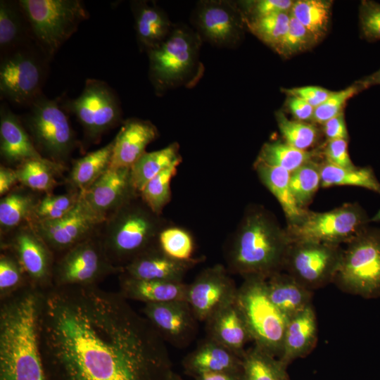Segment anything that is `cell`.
I'll return each mask as SVG.
<instances>
[{"label":"cell","instance_id":"18","mask_svg":"<svg viewBox=\"0 0 380 380\" xmlns=\"http://www.w3.org/2000/svg\"><path fill=\"white\" fill-rule=\"evenodd\" d=\"M141 313L165 343L177 348L186 347L196 336L198 320L186 300L146 303Z\"/></svg>","mask_w":380,"mask_h":380},{"label":"cell","instance_id":"5","mask_svg":"<svg viewBox=\"0 0 380 380\" xmlns=\"http://www.w3.org/2000/svg\"><path fill=\"white\" fill-rule=\"evenodd\" d=\"M202 42L196 30L175 25L160 46L148 51L149 77L157 93L197 84L204 71L200 60Z\"/></svg>","mask_w":380,"mask_h":380},{"label":"cell","instance_id":"27","mask_svg":"<svg viewBox=\"0 0 380 380\" xmlns=\"http://www.w3.org/2000/svg\"><path fill=\"white\" fill-rule=\"evenodd\" d=\"M119 293L127 300L146 303L170 300H186L188 284L184 281H164L135 279L118 275Z\"/></svg>","mask_w":380,"mask_h":380},{"label":"cell","instance_id":"1","mask_svg":"<svg viewBox=\"0 0 380 380\" xmlns=\"http://www.w3.org/2000/svg\"><path fill=\"white\" fill-rule=\"evenodd\" d=\"M38 331L47 380H170L174 372L150 322L98 285L40 292Z\"/></svg>","mask_w":380,"mask_h":380},{"label":"cell","instance_id":"20","mask_svg":"<svg viewBox=\"0 0 380 380\" xmlns=\"http://www.w3.org/2000/svg\"><path fill=\"white\" fill-rule=\"evenodd\" d=\"M138 193L131 181L130 168H110L81 193L84 203L106 221Z\"/></svg>","mask_w":380,"mask_h":380},{"label":"cell","instance_id":"40","mask_svg":"<svg viewBox=\"0 0 380 380\" xmlns=\"http://www.w3.org/2000/svg\"><path fill=\"white\" fill-rule=\"evenodd\" d=\"M290 18V12H283L253 19L245 18V21L252 34L277 52L289 29Z\"/></svg>","mask_w":380,"mask_h":380},{"label":"cell","instance_id":"38","mask_svg":"<svg viewBox=\"0 0 380 380\" xmlns=\"http://www.w3.org/2000/svg\"><path fill=\"white\" fill-rule=\"evenodd\" d=\"M332 1L327 0L294 1L291 15L300 23L319 42L328 31Z\"/></svg>","mask_w":380,"mask_h":380},{"label":"cell","instance_id":"15","mask_svg":"<svg viewBox=\"0 0 380 380\" xmlns=\"http://www.w3.org/2000/svg\"><path fill=\"white\" fill-rule=\"evenodd\" d=\"M104 220L82 200L65 216L55 220L30 223L55 257L100 234Z\"/></svg>","mask_w":380,"mask_h":380},{"label":"cell","instance_id":"56","mask_svg":"<svg viewBox=\"0 0 380 380\" xmlns=\"http://www.w3.org/2000/svg\"><path fill=\"white\" fill-rule=\"evenodd\" d=\"M194 380H245L242 372H209L199 374Z\"/></svg>","mask_w":380,"mask_h":380},{"label":"cell","instance_id":"25","mask_svg":"<svg viewBox=\"0 0 380 380\" xmlns=\"http://www.w3.org/2000/svg\"><path fill=\"white\" fill-rule=\"evenodd\" d=\"M182 366L194 378L203 373L243 372L241 357L208 337L184 358Z\"/></svg>","mask_w":380,"mask_h":380},{"label":"cell","instance_id":"9","mask_svg":"<svg viewBox=\"0 0 380 380\" xmlns=\"http://www.w3.org/2000/svg\"><path fill=\"white\" fill-rule=\"evenodd\" d=\"M380 216L370 219L357 203H346L324 213L305 210L301 217L285 228L291 243L314 241L331 245L346 244L368 223Z\"/></svg>","mask_w":380,"mask_h":380},{"label":"cell","instance_id":"10","mask_svg":"<svg viewBox=\"0 0 380 380\" xmlns=\"http://www.w3.org/2000/svg\"><path fill=\"white\" fill-rule=\"evenodd\" d=\"M18 5L42 48L53 55L88 17L78 0H20Z\"/></svg>","mask_w":380,"mask_h":380},{"label":"cell","instance_id":"4","mask_svg":"<svg viewBox=\"0 0 380 380\" xmlns=\"http://www.w3.org/2000/svg\"><path fill=\"white\" fill-rule=\"evenodd\" d=\"M170 224L137 194L103 223L100 238L110 262L122 270L158 244L160 232Z\"/></svg>","mask_w":380,"mask_h":380},{"label":"cell","instance_id":"29","mask_svg":"<svg viewBox=\"0 0 380 380\" xmlns=\"http://www.w3.org/2000/svg\"><path fill=\"white\" fill-rule=\"evenodd\" d=\"M266 289L272 303L288 320L311 305L312 291L286 272L267 279Z\"/></svg>","mask_w":380,"mask_h":380},{"label":"cell","instance_id":"47","mask_svg":"<svg viewBox=\"0 0 380 380\" xmlns=\"http://www.w3.org/2000/svg\"><path fill=\"white\" fill-rule=\"evenodd\" d=\"M317 43L312 34L291 15L289 29L277 53L290 58L308 50Z\"/></svg>","mask_w":380,"mask_h":380},{"label":"cell","instance_id":"33","mask_svg":"<svg viewBox=\"0 0 380 380\" xmlns=\"http://www.w3.org/2000/svg\"><path fill=\"white\" fill-rule=\"evenodd\" d=\"M253 166L261 182L279 203L287 219V224L298 221L306 209H300L295 202L290 188V172L257 161Z\"/></svg>","mask_w":380,"mask_h":380},{"label":"cell","instance_id":"13","mask_svg":"<svg viewBox=\"0 0 380 380\" xmlns=\"http://www.w3.org/2000/svg\"><path fill=\"white\" fill-rule=\"evenodd\" d=\"M341 246L314 241L291 243L284 270L308 289L332 282L341 257Z\"/></svg>","mask_w":380,"mask_h":380},{"label":"cell","instance_id":"54","mask_svg":"<svg viewBox=\"0 0 380 380\" xmlns=\"http://www.w3.org/2000/svg\"><path fill=\"white\" fill-rule=\"evenodd\" d=\"M322 131L327 141L333 139H348L343 112L322 124Z\"/></svg>","mask_w":380,"mask_h":380},{"label":"cell","instance_id":"36","mask_svg":"<svg viewBox=\"0 0 380 380\" xmlns=\"http://www.w3.org/2000/svg\"><path fill=\"white\" fill-rule=\"evenodd\" d=\"M319 150L303 151L285 141H276L264 144L255 161L283 168L290 173L306 163L317 159Z\"/></svg>","mask_w":380,"mask_h":380},{"label":"cell","instance_id":"39","mask_svg":"<svg viewBox=\"0 0 380 380\" xmlns=\"http://www.w3.org/2000/svg\"><path fill=\"white\" fill-rule=\"evenodd\" d=\"M320 163L310 160L290 173L291 191L297 205L305 210L321 186Z\"/></svg>","mask_w":380,"mask_h":380},{"label":"cell","instance_id":"6","mask_svg":"<svg viewBox=\"0 0 380 380\" xmlns=\"http://www.w3.org/2000/svg\"><path fill=\"white\" fill-rule=\"evenodd\" d=\"M346 245L332 282L364 298H380V229L367 227Z\"/></svg>","mask_w":380,"mask_h":380},{"label":"cell","instance_id":"42","mask_svg":"<svg viewBox=\"0 0 380 380\" xmlns=\"http://www.w3.org/2000/svg\"><path fill=\"white\" fill-rule=\"evenodd\" d=\"M81 193L68 190L62 194H44L39 200L30 222L60 219L68 214L78 203Z\"/></svg>","mask_w":380,"mask_h":380},{"label":"cell","instance_id":"55","mask_svg":"<svg viewBox=\"0 0 380 380\" xmlns=\"http://www.w3.org/2000/svg\"><path fill=\"white\" fill-rule=\"evenodd\" d=\"M19 184L16 170L1 164L0 165V196H5Z\"/></svg>","mask_w":380,"mask_h":380},{"label":"cell","instance_id":"22","mask_svg":"<svg viewBox=\"0 0 380 380\" xmlns=\"http://www.w3.org/2000/svg\"><path fill=\"white\" fill-rule=\"evenodd\" d=\"M158 135L157 128L148 120L129 118L125 121L113 139L110 167L131 168Z\"/></svg>","mask_w":380,"mask_h":380},{"label":"cell","instance_id":"35","mask_svg":"<svg viewBox=\"0 0 380 380\" xmlns=\"http://www.w3.org/2000/svg\"><path fill=\"white\" fill-rule=\"evenodd\" d=\"M320 176L322 188L354 186L366 188L380 195V182L369 166L345 168L323 160L320 163Z\"/></svg>","mask_w":380,"mask_h":380},{"label":"cell","instance_id":"48","mask_svg":"<svg viewBox=\"0 0 380 380\" xmlns=\"http://www.w3.org/2000/svg\"><path fill=\"white\" fill-rule=\"evenodd\" d=\"M22 32V21L18 10L13 3L0 1V47L6 49L14 46Z\"/></svg>","mask_w":380,"mask_h":380},{"label":"cell","instance_id":"12","mask_svg":"<svg viewBox=\"0 0 380 380\" xmlns=\"http://www.w3.org/2000/svg\"><path fill=\"white\" fill-rule=\"evenodd\" d=\"M68 106L82 126L84 139L90 143L99 141L104 133L122 120L116 94L101 80H87L82 94L69 101Z\"/></svg>","mask_w":380,"mask_h":380},{"label":"cell","instance_id":"57","mask_svg":"<svg viewBox=\"0 0 380 380\" xmlns=\"http://www.w3.org/2000/svg\"><path fill=\"white\" fill-rule=\"evenodd\" d=\"M366 89L370 87L380 84V68L372 74L357 80Z\"/></svg>","mask_w":380,"mask_h":380},{"label":"cell","instance_id":"11","mask_svg":"<svg viewBox=\"0 0 380 380\" xmlns=\"http://www.w3.org/2000/svg\"><path fill=\"white\" fill-rule=\"evenodd\" d=\"M122 272L109 260L99 234L56 257L52 286H95Z\"/></svg>","mask_w":380,"mask_h":380},{"label":"cell","instance_id":"43","mask_svg":"<svg viewBox=\"0 0 380 380\" xmlns=\"http://www.w3.org/2000/svg\"><path fill=\"white\" fill-rule=\"evenodd\" d=\"M29 286L27 276L16 257L10 251L1 249L0 300Z\"/></svg>","mask_w":380,"mask_h":380},{"label":"cell","instance_id":"46","mask_svg":"<svg viewBox=\"0 0 380 380\" xmlns=\"http://www.w3.org/2000/svg\"><path fill=\"white\" fill-rule=\"evenodd\" d=\"M365 89L362 84L356 81L343 89L332 91L323 103L315 108L312 121L322 125L343 113L347 101Z\"/></svg>","mask_w":380,"mask_h":380},{"label":"cell","instance_id":"14","mask_svg":"<svg viewBox=\"0 0 380 380\" xmlns=\"http://www.w3.org/2000/svg\"><path fill=\"white\" fill-rule=\"evenodd\" d=\"M1 249L16 257L31 287L41 292L52 287L55 255L30 224L1 236Z\"/></svg>","mask_w":380,"mask_h":380},{"label":"cell","instance_id":"49","mask_svg":"<svg viewBox=\"0 0 380 380\" xmlns=\"http://www.w3.org/2000/svg\"><path fill=\"white\" fill-rule=\"evenodd\" d=\"M361 37L369 42L380 40V4L362 0L359 6Z\"/></svg>","mask_w":380,"mask_h":380},{"label":"cell","instance_id":"34","mask_svg":"<svg viewBox=\"0 0 380 380\" xmlns=\"http://www.w3.org/2000/svg\"><path fill=\"white\" fill-rule=\"evenodd\" d=\"M181 161L177 143H172L158 151L145 152L130 168L134 188L140 194L153 177L172 166H178Z\"/></svg>","mask_w":380,"mask_h":380},{"label":"cell","instance_id":"24","mask_svg":"<svg viewBox=\"0 0 380 380\" xmlns=\"http://www.w3.org/2000/svg\"><path fill=\"white\" fill-rule=\"evenodd\" d=\"M205 323L208 338L242 358L244 346L252 338L236 300L215 312Z\"/></svg>","mask_w":380,"mask_h":380},{"label":"cell","instance_id":"19","mask_svg":"<svg viewBox=\"0 0 380 380\" xmlns=\"http://www.w3.org/2000/svg\"><path fill=\"white\" fill-rule=\"evenodd\" d=\"M42 78L39 61L29 53L16 52L1 63V94L19 105L31 104L39 96Z\"/></svg>","mask_w":380,"mask_h":380},{"label":"cell","instance_id":"17","mask_svg":"<svg viewBox=\"0 0 380 380\" xmlns=\"http://www.w3.org/2000/svg\"><path fill=\"white\" fill-rule=\"evenodd\" d=\"M229 272L224 266L215 265L204 269L188 284L186 301L198 322H205L236 300L238 288Z\"/></svg>","mask_w":380,"mask_h":380},{"label":"cell","instance_id":"28","mask_svg":"<svg viewBox=\"0 0 380 380\" xmlns=\"http://www.w3.org/2000/svg\"><path fill=\"white\" fill-rule=\"evenodd\" d=\"M137 39L147 52L160 46L170 34L172 25L166 13L154 3H132Z\"/></svg>","mask_w":380,"mask_h":380},{"label":"cell","instance_id":"32","mask_svg":"<svg viewBox=\"0 0 380 380\" xmlns=\"http://www.w3.org/2000/svg\"><path fill=\"white\" fill-rule=\"evenodd\" d=\"M68 167L43 157L28 160L15 168L19 183L42 194H53L64 182Z\"/></svg>","mask_w":380,"mask_h":380},{"label":"cell","instance_id":"58","mask_svg":"<svg viewBox=\"0 0 380 380\" xmlns=\"http://www.w3.org/2000/svg\"><path fill=\"white\" fill-rule=\"evenodd\" d=\"M170 380H184L179 375L173 372Z\"/></svg>","mask_w":380,"mask_h":380},{"label":"cell","instance_id":"21","mask_svg":"<svg viewBox=\"0 0 380 380\" xmlns=\"http://www.w3.org/2000/svg\"><path fill=\"white\" fill-rule=\"evenodd\" d=\"M203 258L178 260L166 255L158 244L143 253L125 266L123 272L131 277L164 281H184V277Z\"/></svg>","mask_w":380,"mask_h":380},{"label":"cell","instance_id":"52","mask_svg":"<svg viewBox=\"0 0 380 380\" xmlns=\"http://www.w3.org/2000/svg\"><path fill=\"white\" fill-rule=\"evenodd\" d=\"M281 91L286 95L294 96L303 99L314 108L323 103L332 93L331 91L318 86L282 89Z\"/></svg>","mask_w":380,"mask_h":380},{"label":"cell","instance_id":"45","mask_svg":"<svg viewBox=\"0 0 380 380\" xmlns=\"http://www.w3.org/2000/svg\"><path fill=\"white\" fill-rule=\"evenodd\" d=\"M177 165L172 166L158 174L145 186L140 195L150 208L158 215L171 198L170 182L177 171Z\"/></svg>","mask_w":380,"mask_h":380},{"label":"cell","instance_id":"44","mask_svg":"<svg viewBox=\"0 0 380 380\" xmlns=\"http://www.w3.org/2000/svg\"><path fill=\"white\" fill-rule=\"evenodd\" d=\"M158 243L160 248L174 259L194 258V241L191 234L184 228L169 224L160 232Z\"/></svg>","mask_w":380,"mask_h":380},{"label":"cell","instance_id":"8","mask_svg":"<svg viewBox=\"0 0 380 380\" xmlns=\"http://www.w3.org/2000/svg\"><path fill=\"white\" fill-rule=\"evenodd\" d=\"M23 123L43 158L68 167L77 143L67 114L56 100L39 95Z\"/></svg>","mask_w":380,"mask_h":380},{"label":"cell","instance_id":"41","mask_svg":"<svg viewBox=\"0 0 380 380\" xmlns=\"http://www.w3.org/2000/svg\"><path fill=\"white\" fill-rule=\"evenodd\" d=\"M278 128L289 145L303 151H309L319 139V129L312 124L288 118L283 110L275 112Z\"/></svg>","mask_w":380,"mask_h":380},{"label":"cell","instance_id":"23","mask_svg":"<svg viewBox=\"0 0 380 380\" xmlns=\"http://www.w3.org/2000/svg\"><path fill=\"white\" fill-rule=\"evenodd\" d=\"M0 155L3 165L15 169L28 160L42 157L23 122L3 105L0 110Z\"/></svg>","mask_w":380,"mask_h":380},{"label":"cell","instance_id":"30","mask_svg":"<svg viewBox=\"0 0 380 380\" xmlns=\"http://www.w3.org/2000/svg\"><path fill=\"white\" fill-rule=\"evenodd\" d=\"M44 194L20 184L0 199L1 236L30 224L35 208Z\"/></svg>","mask_w":380,"mask_h":380},{"label":"cell","instance_id":"50","mask_svg":"<svg viewBox=\"0 0 380 380\" xmlns=\"http://www.w3.org/2000/svg\"><path fill=\"white\" fill-rule=\"evenodd\" d=\"M294 1L291 0H257L246 1V8L251 18H258L274 13L290 12Z\"/></svg>","mask_w":380,"mask_h":380},{"label":"cell","instance_id":"16","mask_svg":"<svg viewBox=\"0 0 380 380\" xmlns=\"http://www.w3.org/2000/svg\"><path fill=\"white\" fill-rule=\"evenodd\" d=\"M196 31L202 41L222 48H234L240 42L246 25L237 4L224 0L201 1L194 13Z\"/></svg>","mask_w":380,"mask_h":380},{"label":"cell","instance_id":"31","mask_svg":"<svg viewBox=\"0 0 380 380\" xmlns=\"http://www.w3.org/2000/svg\"><path fill=\"white\" fill-rule=\"evenodd\" d=\"M114 141L72 161L65 177L68 190L82 193L110 167Z\"/></svg>","mask_w":380,"mask_h":380},{"label":"cell","instance_id":"37","mask_svg":"<svg viewBox=\"0 0 380 380\" xmlns=\"http://www.w3.org/2000/svg\"><path fill=\"white\" fill-rule=\"evenodd\" d=\"M286 369L279 358L255 345L242 356L245 380H289Z\"/></svg>","mask_w":380,"mask_h":380},{"label":"cell","instance_id":"26","mask_svg":"<svg viewBox=\"0 0 380 380\" xmlns=\"http://www.w3.org/2000/svg\"><path fill=\"white\" fill-rule=\"evenodd\" d=\"M317 327L312 305L288 320L279 359L286 366L308 354L317 341Z\"/></svg>","mask_w":380,"mask_h":380},{"label":"cell","instance_id":"3","mask_svg":"<svg viewBox=\"0 0 380 380\" xmlns=\"http://www.w3.org/2000/svg\"><path fill=\"white\" fill-rule=\"evenodd\" d=\"M290 244L272 213L260 205L248 206L228 243L227 270L243 278L267 279L284 270Z\"/></svg>","mask_w":380,"mask_h":380},{"label":"cell","instance_id":"2","mask_svg":"<svg viewBox=\"0 0 380 380\" xmlns=\"http://www.w3.org/2000/svg\"><path fill=\"white\" fill-rule=\"evenodd\" d=\"M40 291L27 286L0 303V380H47L39 344Z\"/></svg>","mask_w":380,"mask_h":380},{"label":"cell","instance_id":"53","mask_svg":"<svg viewBox=\"0 0 380 380\" xmlns=\"http://www.w3.org/2000/svg\"><path fill=\"white\" fill-rule=\"evenodd\" d=\"M285 106L296 120L305 122L312 120L315 108L294 96L286 95Z\"/></svg>","mask_w":380,"mask_h":380},{"label":"cell","instance_id":"51","mask_svg":"<svg viewBox=\"0 0 380 380\" xmlns=\"http://www.w3.org/2000/svg\"><path fill=\"white\" fill-rule=\"evenodd\" d=\"M321 152L324 160L331 164L345 168L356 167L350 158L346 139L328 140Z\"/></svg>","mask_w":380,"mask_h":380},{"label":"cell","instance_id":"7","mask_svg":"<svg viewBox=\"0 0 380 380\" xmlns=\"http://www.w3.org/2000/svg\"><path fill=\"white\" fill-rule=\"evenodd\" d=\"M243 279L238 288L236 300L252 341L255 346L279 358L288 319L269 298L265 279Z\"/></svg>","mask_w":380,"mask_h":380}]
</instances>
